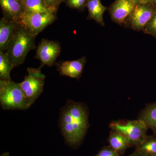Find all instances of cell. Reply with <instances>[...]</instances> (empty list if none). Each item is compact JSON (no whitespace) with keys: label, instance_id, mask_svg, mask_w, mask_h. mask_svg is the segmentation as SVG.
<instances>
[{"label":"cell","instance_id":"cell-1","mask_svg":"<svg viewBox=\"0 0 156 156\" xmlns=\"http://www.w3.org/2000/svg\"><path fill=\"white\" fill-rule=\"evenodd\" d=\"M60 125L68 144L75 145L81 143L89 127V112L85 105L68 101L61 112Z\"/></svg>","mask_w":156,"mask_h":156},{"label":"cell","instance_id":"cell-2","mask_svg":"<svg viewBox=\"0 0 156 156\" xmlns=\"http://www.w3.org/2000/svg\"><path fill=\"white\" fill-rule=\"evenodd\" d=\"M36 37L30 34L21 23H18L5 52L14 67L23 64L29 52L35 48Z\"/></svg>","mask_w":156,"mask_h":156},{"label":"cell","instance_id":"cell-3","mask_svg":"<svg viewBox=\"0 0 156 156\" xmlns=\"http://www.w3.org/2000/svg\"><path fill=\"white\" fill-rule=\"evenodd\" d=\"M112 130L123 134L128 140L130 147L137 146L147 136L149 129L144 121L140 119L134 120H120L110 123Z\"/></svg>","mask_w":156,"mask_h":156},{"label":"cell","instance_id":"cell-4","mask_svg":"<svg viewBox=\"0 0 156 156\" xmlns=\"http://www.w3.org/2000/svg\"><path fill=\"white\" fill-rule=\"evenodd\" d=\"M0 102L5 110L29 108L19 83L11 80H0Z\"/></svg>","mask_w":156,"mask_h":156},{"label":"cell","instance_id":"cell-5","mask_svg":"<svg viewBox=\"0 0 156 156\" xmlns=\"http://www.w3.org/2000/svg\"><path fill=\"white\" fill-rule=\"evenodd\" d=\"M28 68V75L24 80L19 83L29 108L38 98L44 91L46 76L42 73L41 68Z\"/></svg>","mask_w":156,"mask_h":156},{"label":"cell","instance_id":"cell-6","mask_svg":"<svg viewBox=\"0 0 156 156\" xmlns=\"http://www.w3.org/2000/svg\"><path fill=\"white\" fill-rule=\"evenodd\" d=\"M56 19V14L25 12L20 23L30 34L36 36Z\"/></svg>","mask_w":156,"mask_h":156},{"label":"cell","instance_id":"cell-7","mask_svg":"<svg viewBox=\"0 0 156 156\" xmlns=\"http://www.w3.org/2000/svg\"><path fill=\"white\" fill-rule=\"evenodd\" d=\"M61 47L58 42L43 39L37 48L36 58L43 65L51 66L61 53Z\"/></svg>","mask_w":156,"mask_h":156},{"label":"cell","instance_id":"cell-8","mask_svg":"<svg viewBox=\"0 0 156 156\" xmlns=\"http://www.w3.org/2000/svg\"><path fill=\"white\" fill-rule=\"evenodd\" d=\"M149 4L135 5L128 17L131 27L135 30L144 29L154 15L153 9Z\"/></svg>","mask_w":156,"mask_h":156},{"label":"cell","instance_id":"cell-9","mask_svg":"<svg viewBox=\"0 0 156 156\" xmlns=\"http://www.w3.org/2000/svg\"><path fill=\"white\" fill-rule=\"evenodd\" d=\"M0 5L5 19L20 23L24 13V7L21 1L0 0Z\"/></svg>","mask_w":156,"mask_h":156},{"label":"cell","instance_id":"cell-10","mask_svg":"<svg viewBox=\"0 0 156 156\" xmlns=\"http://www.w3.org/2000/svg\"><path fill=\"white\" fill-rule=\"evenodd\" d=\"M135 5L131 0H115L110 9V14L114 21L122 24L133 11Z\"/></svg>","mask_w":156,"mask_h":156},{"label":"cell","instance_id":"cell-11","mask_svg":"<svg viewBox=\"0 0 156 156\" xmlns=\"http://www.w3.org/2000/svg\"><path fill=\"white\" fill-rule=\"evenodd\" d=\"M86 62L87 58L85 56L77 60L64 61L58 66V70L60 75L78 80L82 75Z\"/></svg>","mask_w":156,"mask_h":156},{"label":"cell","instance_id":"cell-12","mask_svg":"<svg viewBox=\"0 0 156 156\" xmlns=\"http://www.w3.org/2000/svg\"><path fill=\"white\" fill-rule=\"evenodd\" d=\"M20 23L6 20L4 17L0 20V52H5L11 38Z\"/></svg>","mask_w":156,"mask_h":156},{"label":"cell","instance_id":"cell-13","mask_svg":"<svg viewBox=\"0 0 156 156\" xmlns=\"http://www.w3.org/2000/svg\"><path fill=\"white\" fill-rule=\"evenodd\" d=\"M109 147L119 155L125 153L126 150L130 147V144L126 137L118 131L112 130L108 136Z\"/></svg>","mask_w":156,"mask_h":156},{"label":"cell","instance_id":"cell-14","mask_svg":"<svg viewBox=\"0 0 156 156\" xmlns=\"http://www.w3.org/2000/svg\"><path fill=\"white\" fill-rule=\"evenodd\" d=\"M86 7L89 12L88 19L93 20L98 24L104 25L103 15L107 8L102 5L101 0H88Z\"/></svg>","mask_w":156,"mask_h":156},{"label":"cell","instance_id":"cell-15","mask_svg":"<svg viewBox=\"0 0 156 156\" xmlns=\"http://www.w3.org/2000/svg\"><path fill=\"white\" fill-rule=\"evenodd\" d=\"M24 12L56 14L57 10L50 8L44 0H22Z\"/></svg>","mask_w":156,"mask_h":156},{"label":"cell","instance_id":"cell-16","mask_svg":"<svg viewBox=\"0 0 156 156\" xmlns=\"http://www.w3.org/2000/svg\"><path fill=\"white\" fill-rule=\"evenodd\" d=\"M138 119L144 122L149 129L156 133V102L148 105L140 112Z\"/></svg>","mask_w":156,"mask_h":156},{"label":"cell","instance_id":"cell-17","mask_svg":"<svg viewBox=\"0 0 156 156\" xmlns=\"http://www.w3.org/2000/svg\"><path fill=\"white\" fill-rule=\"evenodd\" d=\"M135 151L142 156H156V136L147 135Z\"/></svg>","mask_w":156,"mask_h":156},{"label":"cell","instance_id":"cell-18","mask_svg":"<svg viewBox=\"0 0 156 156\" xmlns=\"http://www.w3.org/2000/svg\"><path fill=\"white\" fill-rule=\"evenodd\" d=\"M5 52H0V78L1 80H11V71L14 68Z\"/></svg>","mask_w":156,"mask_h":156},{"label":"cell","instance_id":"cell-19","mask_svg":"<svg viewBox=\"0 0 156 156\" xmlns=\"http://www.w3.org/2000/svg\"><path fill=\"white\" fill-rule=\"evenodd\" d=\"M88 0H66L67 7L71 9L83 10L87 6Z\"/></svg>","mask_w":156,"mask_h":156},{"label":"cell","instance_id":"cell-20","mask_svg":"<svg viewBox=\"0 0 156 156\" xmlns=\"http://www.w3.org/2000/svg\"><path fill=\"white\" fill-rule=\"evenodd\" d=\"M144 30L147 33L156 37V14H154Z\"/></svg>","mask_w":156,"mask_h":156},{"label":"cell","instance_id":"cell-21","mask_svg":"<svg viewBox=\"0 0 156 156\" xmlns=\"http://www.w3.org/2000/svg\"><path fill=\"white\" fill-rule=\"evenodd\" d=\"M119 154L109 146L104 147L95 156H119Z\"/></svg>","mask_w":156,"mask_h":156},{"label":"cell","instance_id":"cell-22","mask_svg":"<svg viewBox=\"0 0 156 156\" xmlns=\"http://www.w3.org/2000/svg\"><path fill=\"white\" fill-rule=\"evenodd\" d=\"M44 1L50 8L58 11V7L62 0H44Z\"/></svg>","mask_w":156,"mask_h":156},{"label":"cell","instance_id":"cell-23","mask_svg":"<svg viewBox=\"0 0 156 156\" xmlns=\"http://www.w3.org/2000/svg\"><path fill=\"white\" fill-rule=\"evenodd\" d=\"M134 5H136L137 4H142V0H131Z\"/></svg>","mask_w":156,"mask_h":156},{"label":"cell","instance_id":"cell-24","mask_svg":"<svg viewBox=\"0 0 156 156\" xmlns=\"http://www.w3.org/2000/svg\"><path fill=\"white\" fill-rule=\"evenodd\" d=\"M154 0H142V4H147L152 2Z\"/></svg>","mask_w":156,"mask_h":156},{"label":"cell","instance_id":"cell-25","mask_svg":"<svg viewBox=\"0 0 156 156\" xmlns=\"http://www.w3.org/2000/svg\"><path fill=\"white\" fill-rule=\"evenodd\" d=\"M128 156H142L141 155H140V154H139L137 153V152H136V151H134V152L132 154H131V155H130Z\"/></svg>","mask_w":156,"mask_h":156},{"label":"cell","instance_id":"cell-26","mask_svg":"<svg viewBox=\"0 0 156 156\" xmlns=\"http://www.w3.org/2000/svg\"><path fill=\"white\" fill-rule=\"evenodd\" d=\"M20 1H22V0H20Z\"/></svg>","mask_w":156,"mask_h":156}]
</instances>
